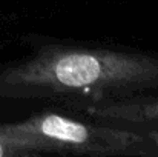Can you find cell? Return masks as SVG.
Instances as JSON below:
<instances>
[{
	"label": "cell",
	"mask_w": 158,
	"mask_h": 157,
	"mask_svg": "<svg viewBox=\"0 0 158 157\" xmlns=\"http://www.w3.org/2000/svg\"><path fill=\"white\" fill-rule=\"evenodd\" d=\"M158 88V59L140 52L48 45L0 71V97L54 99L68 105Z\"/></svg>",
	"instance_id": "cell-1"
},
{
	"label": "cell",
	"mask_w": 158,
	"mask_h": 157,
	"mask_svg": "<svg viewBox=\"0 0 158 157\" xmlns=\"http://www.w3.org/2000/svg\"><path fill=\"white\" fill-rule=\"evenodd\" d=\"M8 126L37 154H148V140L134 131L94 125L55 112H40L23 122L8 123Z\"/></svg>",
	"instance_id": "cell-2"
},
{
	"label": "cell",
	"mask_w": 158,
	"mask_h": 157,
	"mask_svg": "<svg viewBox=\"0 0 158 157\" xmlns=\"http://www.w3.org/2000/svg\"><path fill=\"white\" fill-rule=\"evenodd\" d=\"M71 108L86 114L88 117L105 122H158V97H138L134 94L95 102L71 103Z\"/></svg>",
	"instance_id": "cell-3"
},
{
	"label": "cell",
	"mask_w": 158,
	"mask_h": 157,
	"mask_svg": "<svg viewBox=\"0 0 158 157\" xmlns=\"http://www.w3.org/2000/svg\"><path fill=\"white\" fill-rule=\"evenodd\" d=\"M39 156L23 139L17 137L8 126L0 123V157H29Z\"/></svg>",
	"instance_id": "cell-4"
},
{
	"label": "cell",
	"mask_w": 158,
	"mask_h": 157,
	"mask_svg": "<svg viewBox=\"0 0 158 157\" xmlns=\"http://www.w3.org/2000/svg\"><path fill=\"white\" fill-rule=\"evenodd\" d=\"M155 145H157V146H158V133H157V134H155Z\"/></svg>",
	"instance_id": "cell-5"
}]
</instances>
